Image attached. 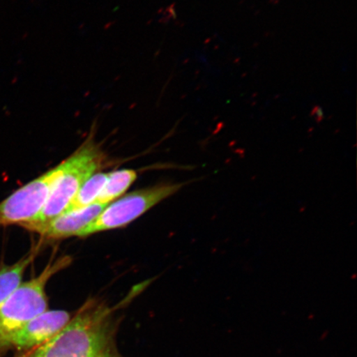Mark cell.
I'll return each mask as SVG.
<instances>
[{"instance_id": "1", "label": "cell", "mask_w": 357, "mask_h": 357, "mask_svg": "<svg viewBox=\"0 0 357 357\" xmlns=\"http://www.w3.org/2000/svg\"><path fill=\"white\" fill-rule=\"evenodd\" d=\"M109 314L104 305L87 303L61 331L28 357H109Z\"/></svg>"}, {"instance_id": "2", "label": "cell", "mask_w": 357, "mask_h": 357, "mask_svg": "<svg viewBox=\"0 0 357 357\" xmlns=\"http://www.w3.org/2000/svg\"><path fill=\"white\" fill-rule=\"evenodd\" d=\"M96 123V121L93 122L87 139L64 160L63 173L42 212L33 221L24 223L22 227L42 225L63 213L84 182L105 166L107 155L95 140Z\"/></svg>"}, {"instance_id": "3", "label": "cell", "mask_w": 357, "mask_h": 357, "mask_svg": "<svg viewBox=\"0 0 357 357\" xmlns=\"http://www.w3.org/2000/svg\"><path fill=\"white\" fill-rule=\"evenodd\" d=\"M73 259L65 256L51 260L42 273L21 283L0 306V352L6 350L8 340L17 331L47 311L46 287L58 272L68 267Z\"/></svg>"}, {"instance_id": "4", "label": "cell", "mask_w": 357, "mask_h": 357, "mask_svg": "<svg viewBox=\"0 0 357 357\" xmlns=\"http://www.w3.org/2000/svg\"><path fill=\"white\" fill-rule=\"evenodd\" d=\"M185 184L171 183L158 185L125 195L116 202L107 205L100 215L80 231L77 236L84 238L100 231L127 226L156 204L175 195Z\"/></svg>"}, {"instance_id": "5", "label": "cell", "mask_w": 357, "mask_h": 357, "mask_svg": "<svg viewBox=\"0 0 357 357\" xmlns=\"http://www.w3.org/2000/svg\"><path fill=\"white\" fill-rule=\"evenodd\" d=\"M62 162L0 202V226L19 225L37 218L64 171Z\"/></svg>"}, {"instance_id": "6", "label": "cell", "mask_w": 357, "mask_h": 357, "mask_svg": "<svg viewBox=\"0 0 357 357\" xmlns=\"http://www.w3.org/2000/svg\"><path fill=\"white\" fill-rule=\"evenodd\" d=\"M70 316L64 310L45 311L17 331L8 340L7 349H30L46 343L70 322Z\"/></svg>"}, {"instance_id": "7", "label": "cell", "mask_w": 357, "mask_h": 357, "mask_svg": "<svg viewBox=\"0 0 357 357\" xmlns=\"http://www.w3.org/2000/svg\"><path fill=\"white\" fill-rule=\"evenodd\" d=\"M107 205L93 203L89 206L73 212L60 214L42 225L26 227L25 229L37 233L47 239L68 238L77 236L84 227L100 215Z\"/></svg>"}, {"instance_id": "8", "label": "cell", "mask_w": 357, "mask_h": 357, "mask_svg": "<svg viewBox=\"0 0 357 357\" xmlns=\"http://www.w3.org/2000/svg\"><path fill=\"white\" fill-rule=\"evenodd\" d=\"M39 245L13 265L0 264V306L20 287L26 268L37 256Z\"/></svg>"}, {"instance_id": "9", "label": "cell", "mask_w": 357, "mask_h": 357, "mask_svg": "<svg viewBox=\"0 0 357 357\" xmlns=\"http://www.w3.org/2000/svg\"><path fill=\"white\" fill-rule=\"evenodd\" d=\"M137 174L133 169H119L108 174L104 188L96 203L109 205L112 201L123 195L137 180Z\"/></svg>"}, {"instance_id": "10", "label": "cell", "mask_w": 357, "mask_h": 357, "mask_svg": "<svg viewBox=\"0 0 357 357\" xmlns=\"http://www.w3.org/2000/svg\"><path fill=\"white\" fill-rule=\"evenodd\" d=\"M107 177L108 174L96 173L89 178L71 199L64 213L79 211L96 203L98 196L104 188Z\"/></svg>"}]
</instances>
